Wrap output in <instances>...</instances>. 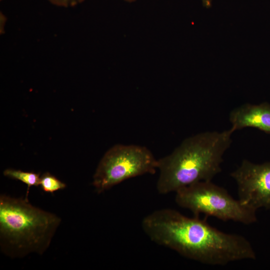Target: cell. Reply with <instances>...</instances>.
I'll list each match as a JSON object with an SVG mask.
<instances>
[{
  "label": "cell",
  "instance_id": "10",
  "mask_svg": "<svg viewBox=\"0 0 270 270\" xmlns=\"http://www.w3.org/2000/svg\"><path fill=\"white\" fill-rule=\"evenodd\" d=\"M50 2L58 6L72 7L74 6L84 0H48Z\"/></svg>",
  "mask_w": 270,
  "mask_h": 270
},
{
  "label": "cell",
  "instance_id": "1",
  "mask_svg": "<svg viewBox=\"0 0 270 270\" xmlns=\"http://www.w3.org/2000/svg\"><path fill=\"white\" fill-rule=\"evenodd\" d=\"M142 226L152 241L204 264L224 266L256 258L244 236L225 233L198 216L188 218L174 210L152 212L144 218Z\"/></svg>",
  "mask_w": 270,
  "mask_h": 270
},
{
  "label": "cell",
  "instance_id": "8",
  "mask_svg": "<svg viewBox=\"0 0 270 270\" xmlns=\"http://www.w3.org/2000/svg\"><path fill=\"white\" fill-rule=\"evenodd\" d=\"M4 174L10 178L20 180L28 186L25 197L26 200H28V197L30 188L40 185V174L8 168L4 170Z\"/></svg>",
  "mask_w": 270,
  "mask_h": 270
},
{
  "label": "cell",
  "instance_id": "9",
  "mask_svg": "<svg viewBox=\"0 0 270 270\" xmlns=\"http://www.w3.org/2000/svg\"><path fill=\"white\" fill-rule=\"evenodd\" d=\"M40 185L43 191L52 194L66 187L64 183L48 172H44L40 176Z\"/></svg>",
  "mask_w": 270,
  "mask_h": 270
},
{
  "label": "cell",
  "instance_id": "12",
  "mask_svg": "<svg viewBox=\"0 0 270 270\" xmlns=\"http://www.w3.org/2000/svg\"><path fill=\"white\" fill-rule=\"evenodd\" d=\"M126 2H132L136 1L137 0H122Z\"/></svg>",
  "mask_w": 270,
  "mask_h": 270
},
{
  "label": "cell",
  "instance_id": "5",
  "mask_svg": "<svg viewBox=\"0 0 270 270\" xmlns=\"http://www.w3.org/2000/svg\"><path fill=\"white\" fill-rule=\"evenodd\" d=\"M158 160L145 146L116 144L100 160L92 184L100 194L129 178L154 174L158 170Z\"/></svg>",
  "mask_w": 270,
  "mask_h": 270
},
{
  "label": "cell",
  "instance_id": "7",
  "mask_svg": "<svg viewBox=\"0 0 270 270\" xmlns=\"http://www.w3.org/2000/svg\"><path fill=\"white\" fill-rule=\"evenodd\" d=\"M230 128L234 131L253 128L270 134V104H245L234 108L230 114Z\"/></svg>",
  "mask_w": 270,
  "mask_h": 270
},
{
  "label": "cell",
  "instance_id": "6",
  "mask_svg": "<svg viewBox=\"0 0 270 270\" xmlns=\"http://www.w3.org/2000/svg\"><path fill=\"white\" fill-rule=\"evenodd\" d=\"M230 176L238 186V200L256 211L270 208V162L255 164L244 160Z\"/></svg>",
  "mask_w": 270,
  "mask_h": 270
},
{
  "label": "cell",
  "instance_id": "11",
  "mask_svg": "<svg viewBox=\"0 0 270 270\" xmlns=\"http://www.w3.org/2000/svg\"><path fill=\"white\" fill-rule=\"evenodd\" d=\"M204 7L206 8H210L212 6V0H200Z\"/></svg>",
  "mask_w": 270,
  "mask_h": 270
},
{
  "label": "cell",
  "instance_id": "13",
  "mask_svg": "<svg viewBox=\"0 0 270 270\" xmlns=\"http://www.w3.org/2000/svg\"></svg>",
  "mask_w": 270,
  "mask_h": 270
},
{
  "label": "cell",
  "instance_id": "4",
  "mask_svg": "<svg viewBox=\"0 0 270 270\" xmlns=\"http://www.w3.org/2000/svg\"><path fill=\"white\" fill-rule=\"evenodd\" d=\"M180 206L198 216L204 214L224 221L232 220L250 224L257 220L256 210L234 198L224 188L211 181H202L183 188L176 192Z\"/></svg>",
  "mask_w": 270,
  "mask_h": 270
},
{
  "label": "cell",
  "instance_id": "2",
  "mask_svg": "<svg viewBox=\"0 0 270 270\" xmlns=\"http://www.w3.org/2000/svg\"><path fill=\"white\" fill-rule=\"evenodd\" d=\"M234 132L206 131L185 138L170 154L158 160V192L166 194L202 181L221 171L223 156Z\"/></svg>",
  "mask_w": 270,
  "mask_h": 270
},
{
  "label": "cell",
  "instance_id": "3",
  "mask_svg": "<svg viewBox=\"0 0 270 270\" xmlns=\"http://www.w3.org/2000/svg\"><path fill=\"white\" fill-rule=\"evenodd\" d=\"M60 219L25 198L0 196L1 248L10 257L42 254L48 247Z\"/></svg>",
  "mask_w": 270,
  "mask_h": 270
}]
</instances>
